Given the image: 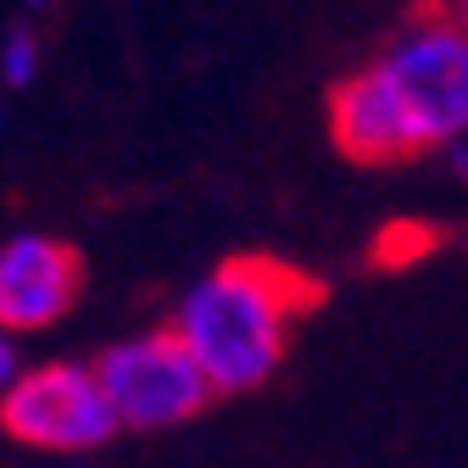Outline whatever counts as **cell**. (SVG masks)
<instances>
[{"instance_id":"obj_1","label":"cell","mask_w":468,"mask_h":468,"mask_svg":"<svg viewBox=\"0 0 468 468\" xmlns=\"http://www.w3.org/2000/svg\"><path fill=\"white\" fill-rule=\"evenodd\" d=\"M335 151L390 167L468 140V28L435 0L329 90Z\"/></svg>"},{"instance_id":"obj_2","label":"cell","mask_w":468,"mask_h":468,"mask_svg":"<svg viewBox=\"0 0 468 468\" xmlns=\"http://www.w3.org/2000/svg\"><path fill=\"white\" fill-rule=\"evenodd\" d=\"M324 302V284L279 257H229L185 290L173 329L190 340L218 396H240L273 379L290 329Z\"/></svg>"},{"instance_id":"obj_3","label":"cell","mask_w":468,"mask_h":468,"mask_svg":"<svg viewBox=\"0 0 468 468\" xmlns=\"http://www.w3.org/2000/svg\"><path fill=\"white\" fill-rule=\"evenodd\" d=\"M95 374L117 407L123 430H173L190 424L201 407L218 396L201 357L179 329H140L129 340L106 346L95 357Z\"/></svg>"},{"instance_id":"obj_4","label":"cell","mask_w":468,"mask_h":468,"mask_svg":"<svg viewBox=\"0 0 468 468\" xmlns=\"http://www.w3.org/2000/svg\"><path fill=\"white\" fill-rule=\"evenodd\" d=\"M0 424L34 452H95L123 430L95 363H28L12 390H0Z\"/></svg>"},{"instance_id":"obj_5","label":"cell","mask_w":468,"mask_h":468,"mask_svg":"<svg viewBox=\"0 0 468 468\" xmlns=\"http://www.w3.org/2000/svg\"><path fill=\"white\" fill-rule=\"evenodd\" d=\"M84 290V262L56 234H12L0 246V324L6 335H34L56 324Z\"/></svg>"},{"instance_id":"obj_6","label":"cell","mask_w":468,"mask_h":468,"mask_svg":"<svg viewBox=\"0 0 468 468\" xmlns=\"http://www.w3.org/2000/svg\"><path fill=\"white\" fill-rule=\"evenodd\" d=\"M39 73V39L28 28H6V45H0V79L6 90H28Z\"/></svg>"},{"instance_id":"obj_7","label":"cell","mask_w":468,"mask_h":468,"mask_svg":"<svg viewBox=\"0 0 468 468\" xmlns=\"http://www.w3.org/2000/svg\"><path fill=\"white\" fill-rule=\"evenodd\" d=\"M435 6H441V12H452V17L468 28V0H435Z\"/></svg>"},{"instance_id":"obj_8","label":"cell","mask_w":468,"mask_h":468,"mask_svg":"<svg viewBox=\"0 0 468 468\" xmlns=\"http://www.w3.org/2000/svg\"><path fill=\"white\" fill-rule=\"evenodd\" d=\"M23 6H28V12H39V6H50V0H23Z\"/></svg>"}]
</instances>
